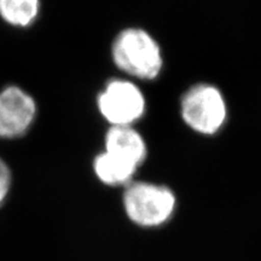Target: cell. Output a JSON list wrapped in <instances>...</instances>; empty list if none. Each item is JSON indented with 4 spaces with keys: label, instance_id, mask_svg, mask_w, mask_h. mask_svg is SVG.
I'll return each mask as SVG.
<instances>
[{
    "label": "cell",
    "instance_id": "3",
    "mask_svg": "<svg viewBox=\"0 0 261 261\" xmlns=\"http://www.w3.org/2000/svg\"><path fill=\"white\" fill-rule=\"evenodd\" d=\"M180 110L184 122L195 132L205 136L215 135L227 117L224 96L208 84L192 86L182 97Z\"/></svg>",
    "mask_w": 261,
    "mask_h": 261
},
{
    "label": "cell",
    "instance_id": "9",
    "mask_svg": "<svg viewBox=\"0 0 261 261\" xmlns=\"http://www.w3.org/2000/svg\"><path fill=\"white\" fill-rule=\"evenodd\" d=\"M11 187V173L8 165L0 159V204L4 202Z\"/></svg>",
    "mask_w": 261,
    "mask_h": 261
},
{
    "label": "cell",
    "instance_id": "4",
    "mask_svg": "<svg viewBox=\"0 0 261 261\" xmlns=\"http://www.w3.org/2000/svg\"><path fill=\"white\" fill-rule=\"evenodd\" d=\"M98 108L112 126H132L145 112V98L130 81L113 80L98 97Z\"/></svg>",
    "mask_w": 261,
    "mask_h": 261
},
{
    "label": "cell",
    "instance_id": "5",
    "mask_svg": "<svg viewBox=\"0 0 261 261\" xmlns=\"http://www.w3.org/2000/svg\"><path fill=\"white\" fill-rule=\"evenodd\" d=\"M37 115L34 99L19 87L10 86L0 92V138L23 136Z\"/></svg>",
    "mask_w": 261,
    "mask_h": 261
},
{
    "label": "cell",
    "instance_id": "6",
    "mask_svg": "<svg viewBox=\"0 0 261 261\" xmlns=\"http://www.w3.org/2000/svg\"><path fill=\"white\" fill-rule=\"evenodd\" d=\"M139 167L146 159V144L132 126H112L106 136V150Z\"/></svg>",
    "mask_w": 261,
    "mask_h": 261
},
{
    "label": "cell",
    "instance_id": "1",
    "mask_svg": "<svg viewBox=\"0 0 261 261\" xmlns=\"http://www.w3.org/2000/svg\"><path fill=\"white\" fill-rule=\"evenodd\" d=\"M122 204L127 218L137 226L156 228L172 219L177 208V198L165 185L132 181L123 192Z\"/></svg>",
    "mask_w": 261,
    "mask_h": 261
},
{
    "label": "cell",
    "instance_id": "2",
    "mask_svg": "<svg viewBox=\"0 0 261 261\" xmlns=\"http://www.w3.org/2000/svg\"><path fill=\"white\" fill-rule=\"evenodd\" d=\"M112 54L116 67L130 76L155 79L162 69L160 46L143 29L122 31L114 41Z\"/></svg>",
    "mask_w": 261,
    "mask_h": 261
},
{
    "label": "cell",
    "instance_id": "7",
    "mask_svg": "<svg viewBox=\"0 0 261 261\" xmlns=\"http://www.w3.org/2000/svg\"><path fill=\"white\" fill-rule=\"evenodd\" d=\"M138 167L117 156L103 151L93 161L96 177L109 187H127L133 181Z\"/></svg>",
    "mask_w": 261,
    "mask_h": 261
},
{
    "label": "cell",
    "instance_id": "8",
    "mask_svg": "<svg viewBox=\"0 0 261 261\" xmlns=\"http://www.w3.org/2000/svg\"><path fill=\"white\" fill-rule=\"evenodd\" d=\"M40 0H0V16L15 27H27L38 17Z\"/></svg>",
    "mask_w": 261,
    "mask_h": 261
}]
</instances>
